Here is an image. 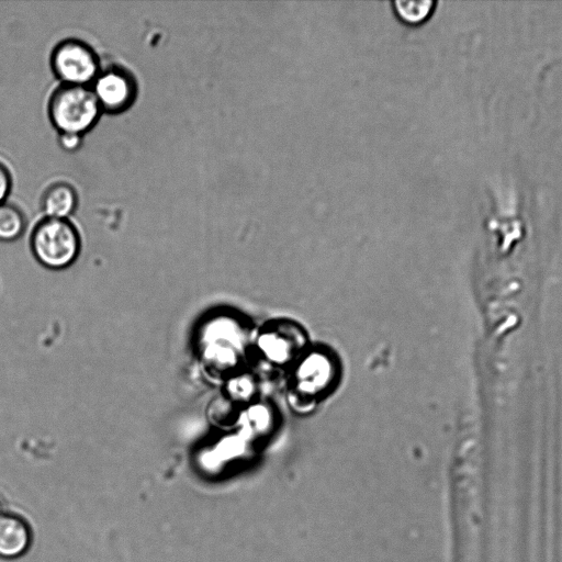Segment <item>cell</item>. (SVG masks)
Returning a JSON list of instances; mask_svg holds the SVG:
<instances>
[{
    "mask_svg": "<svg viewBox=\"0 0 562 562\" xmlns=\"http://www.w3.org/2000/svg\"><path fill=\"white\" fill-rule=\"evenodd\" d=\"M47 114L58 133L83 136L97 125L103 112L90 87L60 85L48 99Z\"/></svg>",
    "mask_w": 562,
    "mask_h": 562,
    "instance_id": "obj_1",
    "label": "cell"
},
{
    "mask_svg": "<svg viewBox=\"0 0 562 562\" xmlns=\"http://www.w3.org/2000/svg\"><path fill=\"white\" fill-rule=\"evenodd\" d=\"M31 248L43 266L63 269L78 257L80 236L69 220L44 217L33 228Z\"/></svg>",
    "mask_w": 562,
    "mask_h": 562,
    "instance_id": "obj_2",
    "label": "cell"
},
{
    "mask_svg": "<svg viewBox=\"0 0 562 562\" xmlns=\"http://www.w3.org/2000/svg\"><path fill=\"white\" fill-rule=\"evenodd\" d=\"M49 65L60 85L68 86L90 87L102 69L94 48L74 37L65 38L54 46Z\"/></svg>",
    "mask_w": 562,
    "mask_h": 562,
    "instance_id": "obj_3",
    "label": "cell"
},
{
    "mask_svg": "<svg viewBox=\"0 0 562 562\" xmlns=\"http://www.w3.org/2000/svg\"><path fill=\"white\" fill-rule=\"evenodd\" d=\"M103 113L116 115L127 111L136 101L138 83L125 67L111 65L102 68L90 85Z\"/></svg>",
    "mask_w": 562,
    "mask_h": 562,
    "instance_id": "obj_4",
    "label": "cell"
},
{
    "mask_svg": "<svg viewBox=\"0 0 562 562\" xmlns=\"http://www.w3.org/2000/svg\"><path fill=\"white\" fill-rule=\"evenodd\" d=\"M32 533L26 521L16 514L0 513V558L15 559L30 548Z\"/></svg>",
    "mask_w": 562,
    "mask_h": 562,
    "instance_id": "obj_5",
    "label": "cell"
},
{
    "mask_svg": "<svg viewBox=\"0 0 562 562\" xmlns=\"http://www.w3.org/2000/svg\"><path fill=\"white\" fill-rule=\"evenodd\" d=\"M78 193L66 181L49 184L41 196V209L45 217L68 220L78 206Z\"/></svg>",
    "mask_w": 562,
    "mask_h": 562,
    "instance_id": "obj_6",
    "label": "cell"
},
{
    "mask_svg": "<svg viewBox=\"0 0 562 562\" xmlns=\"http://www.w3.org/2000/svg\"><path fill=\"white\" fill-rule=\"evenodd\" d=\"M26 217L23 211L13 203H0V240L13 241L25 231Z\"/></svg>",
    "mask_w": 562,
    "mask_h": 562,
    "instance_id": "obj_7",
    "label": "cell"
},
{
    "mask_svg": "<svg viewBox=\"0 0 562 562\" xmlns=\"http://www.w3.org/2000/svg\"><path fill=\"white\" fill-rule=\"evenodd\" d=\"M393 7L404 22L418 24L430 16L436 2L434 0H395Z\"/></svg>",
    "mask_w": 562,
    "mask_h": 562,
    "instance_id": "obj_8",
    "label": "cell"
},
{
    "mask_svg": "<svg viewBox=\"0 0 562 562\" xmlns=\"http://www.w3.org/2000/svg\"><path fill=\"white\" fill-rule=\"evenodd\" d=\"M58 145L67 153H75L83 144V136L74 133H58Z\"/></svg>",
    "mask_w": 562,
    "mask_h": 562,
    "instance_id": "obj_9",
    "label": "cell"
},
{
    "mask_svg": "<svg viewBox=\"0 0 562 562\" xmlns=\"http://www.w3.org/2000/svg\"><path fill=\"white\" fill-rule=\"evenodd\" d=\"M12 187V177L7 168L5 165H3L0 161V203L5 202Z\"/></svg>",
    "mask_w": 562,
    "mask_h": 562,
    "instance_id": "obj_10",
    "label": "cell"
},
{
    "mask_svg": "<svg viewBox=\"0 0 562 562\" xmlns=\"http://www.w3.org/2000/svg\"><path fill=\"white\" fill-rule=\"evenodd\" d=\"M3 512V503H2V499L0 498V513Z\"/></svg>",
    "mask_w": 562,
    "mask_h": 562,
    "instance_id": "obj_11",
    "label": "cell"
}]
</instances>
